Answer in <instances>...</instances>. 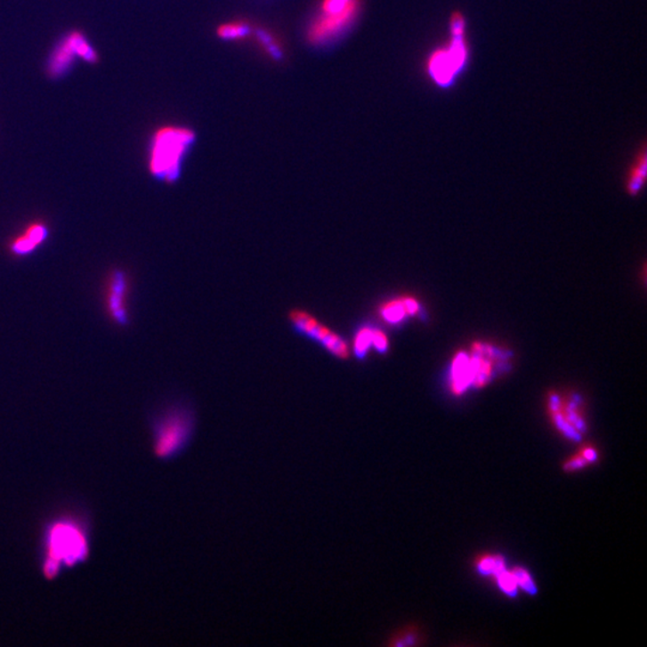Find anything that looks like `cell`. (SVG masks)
Listing matches in <instances>:
<instances>
[{
  "label": "cell",
  "mask_w": 647,
  "mask_h": 647,
  "mask_svg": "<svg viewBox=\"0 0 647 647\" xmlns=\"http://www.w3.org/2000/svg\"><path fill=\"white\" fill-rule=\"evenodd\" d=\"M196 142V133L189 127L166 125L152 133L148 143V171L152 178L166 183L175 182L182 164Z\"/></svg>",
  "instance_id": "1"
},
{
  "label": "cell",
  "mask_w": 647,
  "mask_h": 647,
  "mask_svg": "<svg viewBox=\"0 0 647 647\" xmlns=\"http://www.w3.org/2000/svg\"><path fill=\"white\" fill-rule=\"evenodd\" d=\"M77 61L99 64L100 55L94 44L82 30L72 29L63 34L48 54L44 72L52 81L67 77Z\"/></svg>",
  "instance_id": "2"
},
{
  "label": "cell",
  "mask_w": 647,
  "mask_h": 647,
  "mask_svg": "<svg viewBox=\"0 0 647 647\" xmlns=\"http://www.w3.org/2000/svg\"><path fill=\"white\" fill-rule=\"evenodd\" d=\"M47 556L44 574L54 577L61 565L74 566L88 555V543L77 527L69 522H59L48 531Z\"/></svg>",
  "instance_id": "3"
},
{
  "label": "cell",
  "mask_w": 647,
  "mask_h": 647,
  "mask_svg": "<svg viewBox=\"0 0 647 647\" xmlns=\"http://www.w3.org/2000/svg\"><path fill=\"white\" fill-rule=\"evenodd\" d=\"M361 9V0L344 9H320L307 30V39L314 46H323L337 40L355 22Z\"/></svg>",
  "instance_id": "4"
},
{
  "label": "cell",
  "mask_w": 647,
  "mask_h": 647,
  "mask_svg": "<svg viewBox=\"0 0 647 647\" xmlns=\"http://www.w3.org/2000/svg\"><path fill=\"white\" fill-rule=\"evenodd\" d=\"M192 417L186 410L169 411L157 425L155 455L171 458L186 445L192 432Z\"/></svg>",
  "instance_id": "5"
},
{
  "label": "cell",
  "mask_w": 647,
  "mask_h": 647,
  "mask_svg": "<svg viewBox=\"0 0 647 647\" xmlns=\"http://www.w3.org/2000/svg\"><path fill=\"white\" fill-rule=\"evenodd\" d=\"M289 319L296 331L307 336L311 340L318 342L335 358L347 360L351 356L352 349L348 342L337 332L332 331L327 325L320 323L312 314L306 311L294 310L290 312Z\"/></svg>",
  "instance_id": "6"
},
{
  "label": "cell",
  "mask_w": 647,
  "mask_h": 647,
  "mask_svg": "<svg viewBox=\"0 0 647 647\" xmlns=\"http://www.w3.org/2000/svg\"><path fill=\"white\" fill-rule=\"evenodd\" d=\"M466 44L465 37L453 36L449 46L434 52L429 58L428 71L441 85H449L456 75L462 70L466 61Z\"/></svg>",
  "instance_id": "7"
},
{
  "label": "cell",
  "mask_w": 647,
  "mask_h": 647,
  "mask_svg": "<svg viewBox=\"0 0 647 647\" xmlns=\"http://www.w3.org/2000/svg\"><path fill=\"white\" fill-rule=\"evenodd\" d=\"M129 297V275L123 269L112 270L107 279L106 310L117 327H127L130 324Z\"/></svg>",
  "instance_id": "8"
},
{
  "label": "cell",
  "mask_w": 647,
  "mask_h": 647,
  "mask_svg": "<svg viewBox=\"0 0 647 647\" xmlns=\"http://www.w3.org/2000/svg\"><path fill=\"white\" fill-rule=\"evenodd\" d=\"M466 352H468L472 385L477 389L486 386L496 373L497 360H500L497 355L499 349L486 342H473Z\"/></svg>",
  "instance_id": "9"
},
{
  "label": "cell",
  "mask_w": 647,
  "mask_h": 647,
  "mask_svg": "<svg viewBox=\"0 0 647 647\" xmlns=\"http://www.w3.org/2000/svg\"><path fill=\"white\" fill-rule=\"evenodd\" d=\"M50 237L48 224L43 221H34L9 242L10 255L16 258L29 257L40 250Z\"/></svg>",
  "instance_id": "10"
},
{
  "label": "cell",
  "mask_w": 647,
  "mask_h": 647,
  "mask_svg": "<svg viewBox=\"0 0 647 647\" xmlns=\"http://www.w3.org/2000/svg\"><path fill=\"white\" fill-rule=\"evenodd\" d=\"M389 348L390 341L385 332L372 325H362L356 331L351 345L352 352L358 359L366 358L371 349H375L378 352H385Z\"/></svg>",
  "instance_id": "11"
},
{
  "label": "cell",
  "mask_w": 647,
  "mask_h": 647,
  "mask_svg": "<svg viewBox=\"0 0 647 647\" xmlns=\"http://www.w3.org/2000/svg\"><path fill=\"white\" fill-rule=\"evenodd\" d=\"M378 311L380 318L387 324L397 325L408 318L417 316L421 303L417 297L403 295L385 301L380 304Z\"/></svg>",
  "instance_id": "12"
},
{
  "label": "cell",
  "mask_w": 647,
  "mask_h": 647,
  "mask_svg": "<svg viewBox=\"0 0 647 647\" xmlns=\"http://www.w3.org/2000/svg\"><path fill=\"white\" fill-rule=\"evenodd\" d=\"M472 385L470 378L468 352H457L451 367V390L455 394H462Z\"/></svg>",
  "instance_id": "13"
},
{
  "label": "cell",
  "mask_w": 647,
  "mask_h": 647,
  "mask_svg": "<svg viewBox=\"0 0 647 647\" xmlns=\"http://www.w3.org/2000/svg\"><path fill=\"white\" fill-rule=\"evenodd\" d=\"M646 151L645 149H643L629 171L627 185H626L629 195L636 196L643 189L646 179Z\"/></svg>",
  "instance_id": "14"
},
{
  "label": "cell",
  "mask_w": 647,
  "mask_h": 647,
  "mask_svg": "<svg viewBox=\"0 0 647 647\" xmlns=\"http://www.w3.org/2000/svg\"><path fill=\"white\" fill-rule=\"evenodd\" d=\"M252 33L251 26L242 20H234L221 24L216 29L217 36L224 41H238L245 39Z\"/></svg>",
  "instance_id": "15"
},
{
  "label": "cell",
  "mask_w": 647,
  "mask_h": 647,
  "mask_svg": "<svg viewBox=\"0 0 647 647\" xmlns=\"http://www.w3.org/2000/svg\"><path fill=\"white\" fill-rule=\"evenodd\" d=\"M255 36H257L258 43L262 44L266 54H269L270 57L275 59V61H279L283 57L281 44H279V41L271 34L266 32L264 29H258L255 32Z\"/></svg>",
  "instance_id": "16"
},
{
  "label": "cell",
  "mask_w": 647,
  "mask_h": 647,
  "mask_svg": "<svg viewBox=\"0 0 647 647\" xmlns=\"http://www.w3.org/2000/svg\"><path fill=\"white\" fill-rule=\"evenodd\" d=\"M477 569L482 574H493L497 576L505 569V560L500 555H484L477 560Z\"/></svg>",
  "instance_id": "17"
},
{
  "label": "cell",
  "mask_w": 647,
  "mask_h": 647,
  "mask_svg": "<svg viewBox=\"0 0 647 647\" xmlns=\"http://www.w3.org/2000/svg\"><path fill=\"white\" fill-rule=\"evenodd\" d=\"M497 584L500 589L507 594L508 596H515L517 594L518 584L512 570H504L503 572L497 574Z\"/></svg>",
  "instance_id": "18"
},
{
  "label": "cell",
  "mask_w": 647,
  "mask_h": 647,
  "mask_svg": "<svg viewBox=\"0 0 647 647\" xmlns=\"http://www.w3.org/2000/svg\"><path fill=\"white\" fill-rule=\"evenodd\" d=\"M512 573L517 581L518 586H521L522 590L527 591L528 594H535L538 593V587L531 579L530 574L528 573L527 570L522 569V567H515L512 570Z\"/></svg>",
  "instance_id": "19"
},
{
  "label": "cell",
  "mask_w": 647,
  "mask_h": 647,
  "mask_svg": "<svg viewBox=\"0 0 647 647\" xmlns=\"http://www.w3.org/2000/svg\"><path fill=\"white\" fill-rule=\"evenodd\" d=\"M586 465H589V463H587V460L584 459L583 457H581L580 455H577L572 457V458H570L569 462L566 463L563 468H565L567 472H576V470L584 468V466Z\"/></svg>",
  "instance_id": "20"
},
{
  "label": "cell",
  "mask_w": 647,
  "mask_h": 647,
  "mask_svg": "<svg viewBox=\"0 0 647 647\" xmlns=\"http://www.w3.org/2000/svg\"><path fill=\"white\" fill-rule=\"evenodd\" d=\"M579 455L584 459L587 460V463H593L597 459V452L593 448H584L580 449Z\"/></svg>",
  "instance_id": "21"
}]
</instances>
